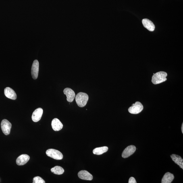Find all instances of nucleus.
I'll return each instance as SVG.
<instances>
[{"mask_svg": "<svg viewBox=\"0 0 183 183\" xmlns=\"http://www.w3.org/2000/svg\"><path fill=\"white\" fill-rule=\"evenodd\" d=\"M167 76V73L163 71L156 73L152 77V82L154 84H161L166 81Z\"/></svg>", "mask_w": 183, "mask_h": 183, "instance_id": "nucleus-1", "label": "nucleus"}, {"mask_svg": "<svg viewBox=\"0 0 183 183\" xmlns=\"http://www.w3.org/2000/svg\"><path fill=\"white\" fill-rule=\"evenodd\" d=\"M88 99L87 94L83 92H80L76 96V100L77 105L79 107H83L87 104Z\"/></svg>", "mask_w": 183, "mask_h": 183, "instance_id": "nucleus-2", "label": "nucleus"}, {"mask_svg": "<svg viewBox=\"0 0 183 183\" xmlns=\"http://www.w3.org/2000/svg\"><path fill=\"white\" fill-rule=\"evenodd\" d=\"M46 154L49 157L57 160L62 159L63 155L58 150L54 149H48L46 152Z\"/></svg>", "mask_w": 183, "mask_h": 183, "instance_id": "nucleus-3", "label": "nucleus"}, {"mask_svg": "<svg viewBox=\"0 0 183 183\" xmlns=\"http://www.w3.org/2000/svg\"><path fill=\"white\" fill-rule=\"evenodd\" d=\"M144 107L140 102L137 101L133 104L131 107L128 109L129 112L132 114H137L141 112L143 110Z\"/></svg>", "mask_w": 183, "mask_h": 183, "instance_id": "nucleus-4", "label": "nucleus"}, {"mask_svg": "<svg viewBox=\"0 0 183 183\" xmlns=\"http://www.w3.org/2000/svg\"><path fill=\"white\" fill-rule=\"evenodd\" d=\"M1 127L3 133L5 135H7L10 134L12 124L7 119H3L1 121Z\"/></svg>", "mask_w": 183, "mask_h": 183, "instance_id": "nucleus-5", "label": "nucleus"}, {"mask_svg": "<svg viewBox=\"0 0 183 183\" xmlns=\"http://www.w3.org/2000/svg\"><path fill=\"white\" fill-rule=\"evenodd\" d=\"M136 150V147L135 146L131 145L127 146L123 151L122 154V156L124 159L128 158L133 154L135 152Z\"/></svg>", "mask_w": 183, "mask_h": 183, "instance_id": "nucleus-6", "label": "nucleus"}, {"mask_svg": "<svg viewBox=\"0 0 183 183\" xmlns=\"http://www.w3.org/2000/svg\"><path fill=\"white\" fill-rule=\"evenodd\" d=\"M39 70V62L37 60L33 61L31 68V74L32 78L34 80H36L38 77Z\"/></svg>", "mask_w": 183, "mask_h": 183, "instance_id": "nucleus-7", "label": "nucleus"}, {"mask_svg": "<svg viewBox=\"0 0 183 183\" xmlns=\"http://www.w3.org/2000/svg\"><path fill=\"white\" fill-rule=\"evenodd\" d=\"M63 93L67 96V100L69 103L73 102L76 97V94L74 90L69 88H65L63 90Z\"/></svg>", "mask_w": 183, "mask_h": 183, "instance_id": "nucleus-8", "label": "nucleus"}, {"mask_svg": "<svg viewBox=\"0 0 183 183\" xmlns=\"http://www.w3.org/2000/svg\"><path fill=\"white\" fill-rule=\"evenodd\" d=\"M43 111L41 108H38L34 111L32 114V118L34 122H37L41 119Z\"/></svg>", "mask_w": 183, "mask_h": 183, "instance_id": "nucleus-9", "label": "nucleus"}, {"mask_svg": "<svg viewBox=\"0 0 183 183\" xmlns=\"http://www.w3.org/2000/svg\"><path fill=\"white\" fill-rule=\"evenodd\" d=\"M78 176L82 180H92L93 177L90 173L86 170H82L79 172L78 174Z\"/></svg>", "mask_w": 183, "mask_h": 183, "instance_id": "nucleus-10", "label": "nucleus"}, {"mask_svg": "<svg viewBox=\"0 0 183 183\" xmlns=\"http://www.w3.org/2000/svg\"><path fill=\"white\" fill-rule=\"evenodd\" d=\"M5 95L8 99L15 100L17 99V95L14 90L10 87L6 88L4 90Z\"/></svg>", "mask_w": 183, "mask_h": 183, "instance_id": "nucleus-11", "label": "nucleus"}, {"mask_svg": "<svg viewBox=\"0 0 183 183\" xmlns=\"http://www.w3.org/2000/svg\"><path fill=\"white\" fill-rule=\"evenodd\" d=\"M29 156L27 154H22L17 158L16 163L18 165H24L29 160Z\"/></svg>", "mask_w": 183, "mask_h": 183, "instance_id": "nucleus-12", "label": "nucleus"}, {"mask_svg": "<svg viewBox=\"0 0 183 183\" xmlns=\"http://www.w3.org/2000/svg\"><path fill=\"white\" fill-rule=\"evenodd\" d=\"M51 125L53 129L55 131H59L62 129L63 125L58 119L55 118L52 121Z\"/></svg>", "mask_w": 183, "mask_h": 183, "instance_id": "nucleus-13", "label": "nucleus"}, {"mask_svg": "<svg viewBox=\"0 0 183 183\" xmlns=\"http://www.w3.org/2000/svg\"><path fill=\"white\" fill-rule=\"evenodd\" d=\"M143 26L150 31H153L155 30V26L153 22L147 19H144L142 20Z\"/></svg>", "mask_w": 183, "mask_h": 183, "instance_id": "nucleus-14", "label": "nucleus"}, {"mask_svg": "<svg viewBox=\"0 0 183 183\" xmlns=\"http://www.w3.org/2000/svg\"><path fill=\"white\" fill-rule=\"evenodd\" d=\"M171 157L175 163L178 165L181 168L183 169V160L180 156L173 154L171 155Z\"/></svg>", "mask_w": 183, "mask_h": 183, "instance_id": "nucleus-15", "label": "nucleus"}, {"mask_svg": "<svg viewBox=\"0 0 183 183\" xmlns=\"http://www.w3.org/2000/svg\"><path fill=\"white\" fill-rule=\"evenodd\" d=\"M174 178V175L169 172H167L162 179V183H171Z\"/></svg>", "mask_w": 183, "mask_h": 183, "instance_id": "nucleus-16", "label": "nucleus"}, {"mask_svg": "<svg viewBox=\"0 0 183 183\" xmlns=\"http://www.w3.org/2000/svg\"><path fill=\"white\" fill-rule=\"evenodd\" d=\"M108 150V148L106 146L97 148L93 150V153L95 155H101L106 152Z\"/></svg>", "mask_w": 183, "mask_h": 183, "instance_id": "nucleus-17", "label": "nucleus"}, {"mask_svg": "<svg viewBox=\"0 0 183 183\" xmlns=\"http://www.w3.org/2000/svg\"><path fill=\"white\" fill-rule=\"evenodd\" d=\"M51 172L55 174L56 175H61L63 174L64 172V169L63 167L59 166H56L53 168L51 169Z\"/></svg>", "mask_w": 183, "mask_h": 183, "instance_id": "nucleus-18", "label": "nucleus"}, {"mask_svg": "<svg viewBox=\"0 0 183 183\" xmlns=\"http://www.w3.org/2000/svg\"><path fill=\"white\" fill-rule=\"evenodd\" d=\"M33 183H45V181L39 176L35 177L33 179Z\"/></svg>", "mask_w": 183, "mask_h": 183, "instance_id": "nucleus-19", "label": "nucleus"}, {"mask_svg": "<svg viewBox=\"0 0 183 183\" xmlns=\"http://www.w3.org/2000/svg\"><path fill=\"white\" fill-rule=\"evenodd\" d=\"M129 183H136V181L133 177H131L129 180Z\"/></svg>", "mask_w": 183, "mask_h": 183, "instance_id": "nucleus-20", "label": "nucleus"}, {"mask_svg": "<svg viewBox=\"0 0 183 183\" xmlns=\"http://www.w3.org/2000/svg\"><path fill=\"white\" fill-rule=\"evenodd\" d=\"M182 134H183V123H182Z\"/></svg>", "mask_w": 183, "mask_h": 183, "instance_id": "nucleus-21", "label": "nucleus"}]
</instances>
